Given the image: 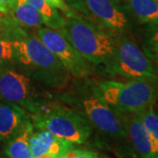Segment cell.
<instances>
[{
  "label": "cell",
  "mask_w": 158,
  "mask_h": 158,
  "mask_svg": "<svg viewBox=\"0 0 158 158\" xmlns=\"http://www.w3.org/2000/svg\"><path fill=\"white\" fill-rule=\"evenodd\" d=\"M15 63L20 65L27 76L50 87H63L69 80V72L56 56L37 35L26 33L11 41Z\"/></svg>",
  "instance_id": "1"
},
{
  "label": "cell",
  "mask_w": 158,
  "mask_h": 158,
  "mask_svg": "<svg viewBox=\"0 0 158 158\" xmlns=\"http://www.w3.org/2000/svg\"><path fill=\"white\" fill-rule=\"evenodd\" d=\"M58 31L87 62L110 66L116 50V38L112 34L98 29L75 13L64 19Z\"/></svg>",
  "instance_id": "2"
},
{
  "label": "cell",
  "mask_w": 158,
  "mask_h": 158,
  "mask_svg": "<svg viewBox=\"0 0 158 158\" xmlns=\"http://www.w3.org/2000/svg\"><path fill=\"white\" fill-rule=\"evenodd\" d=\"M156 80L132 79L127 83L104 81L94 88L93 95L119 113H139L156 101Z\"/></svg>",
  "instance_id": "3"
},
{
  "label": "cell",
  "mask_w": 158,
  "mask_h": 158,
  "mask_svg": "<svg viewBox=\"0 0 158 158\" xmlns=\"http://www.w3.org/2000/svg\"><path fill=\"white\" fill-rule=\"evenodd\" d=\"M34 128L46 129L73 144L85 143L91 135V124L85 113L59 106H40L33 113Z\"/></svg>",
  "instance_id": "4"
},
{
  "label": "cell",
  "mask_w": 158,
  "mask_h": 158,
  "mask_svg": "<svg viewBox=\"0 0 158 158\" xmlns=\"http://www.w3.org/2000/svg\"><path fill=\"white\" fill-rule=\"evenodd\" d=\"M108 70L130 79H157L152 62L127 38H116V50Z\"/></svg>",
  "instance_id": "5"
},
{
  "label": "cell",
  "mask_w": 158,
  "mask_h": 158,
  "mask_svg": "<svg viewBox=\"0 0 158 158\" xmlns=\"http://www.w3.org/2000/svg\"><path fill=\"white\" fill-rule=\"evenodd\" d=\"M37 36L56 56L69 73L77 78L86 77L90 75V69L88 62L81 56L58 30L42 27L38 29Z\"/></svg>",
  "instance_id": "6"
},
{
  "label": "cell",
  "mask_w": 158,
  "mask_h": 158,
  "mask_svg": "<svg viewBox=\"0 0 158 158\" xmlns=\"http://www.w3.org/2000/svg\"><path fill=\"white\" fill-rule=\"evenodd\" d=\"M0 98L6 102L19 105L32 113L41 106L34 99L32 79L11 66L0 69Z\"/></svg>",
  "instance_id": "7"
},
{
  "label": "cell",
  "mask_w": 158,
  "mask_h": 158,
  "mask_svg": "<svg viewBox=\"0 0 158 158\" xmlns=\"http://www.w3.org/2000/svg\"><path fill=\"white\" fill-rule=\"evenodd\" d=\"M83 109L90 124L102 134L119 140L127 137L122 113L98 98L93 95L85 98Z\"/></svg>",
  "instance_id": "8"
},
{
  "label": "cell",
  "mask_w": 158,
  "mask_h": 158,
  "mask_svg": "<svg viewBox=\"0 0 158 158\" xmlns=\"http://www.w3.org/2000/svg\"><path fill=\"white\" fill-rule=\"evenodd\" d=\"M127 135L139 158H158V141L135 113H122Z\"/></svg>",
  "instance_id": "9"
},
{
  "label": "cell",
  "mask_w": 158,
  "mask_h": 158,
  "mask_svg": "<svg viewBox=\"0 0 158 158\" xmlns=\"http://www.w3.org/2000/svg\"><path fill=\"white\" fill-rule=\"evenodd\" d=\"M85 8L110 31L120 34L129 27V21L114 0H85Z\"/></svg>",
  "instance_id": "10"
},
{
  "label": "cell",
  "mask_w": 158,
  "mask_h": 158,
  "mask_svg": "<svg viewBox=\"0 0 158 158\" xmlns=\"http://www.w3.org/2000/svg\"><path fill=\"white\" fill-rule=\"evenodd\" d=\"M31 132L29 136V144L33 158H37L50 154L56 158L73 148V143L53 135L46 129H37Z\"/></svg>",
  "instance_id": "11"
},
{
  "label": "cell",
  "mask_w": 158,
  "mask_h": 158,
  "mask_svg": "<svg viewBox=\"0 0 158 158\" xmlns=\"http://www.w3.org/2000/svg\"><path fill=\"white\" fill-rule=\"evenodd\" d=\"M29 120L26 110L14 103L0 104V143L6 142Z\"/></svg>",
  "instance_id": "12"
},
{
  "label": "cell",
  "mask_w": 158,
  "mask_h": 158,
  "mask_svg": "<svg viewBox=\"0 0 158 158\" xmlns=\"http://www.w3.org/2000/svg\"><path fill=\"white\" fill-rule=\"evenodd\" d=\"M7 16L18 27L39 29L44 25L40 13L27 0H16Z\"/></svg>",
  "instance_id": "13"
},
{
  "label": "cell",
  "mask_w": 158,
  "mask_h": 158,
  "mask_svg": "<svg viewBox=\"0 0 158 158\" xmlns=\"http://www.w3.org/2000/svg\"><path fill=\"white\" fill-rule=\"evenodd\" d=\"M33 129L34 125L29 119L17 135L6 141L4 152L7 157L33 158L29 144V136Z\"/></svg>",
  "instance_id": "14"
},
{
  "label": "cell",
  "mask_w": 158,
  "mask_h": 158,
  "mask_svg": "<svg viewBox=\"0 0 158 158\" xmlns=\"http://www.w3.org/2000/svg\"><path fill=\"white\" fill-rule=\"evenodd\" d=\"M130 12L142 24L158 27V3L156 0H123Z\"/></svg>",
  "instance_id": "15"
},
{
  "label": "cell",
  "mask_w": 158,
  "mask_h": 158,
  "mask_svg": "<svg viewBox=\"0 0 158 158\" xmlns=\"http://www.w3.org/2000/svg\"><path fill=\"white\" fill-rule=\"evenodd\" d=\"M41 15L43 24L47 27L59 30L64 24V19L58 13L56 9L48 5L46 0H27Z\"/></svg>",
  "instance_id": "16"
},
{
  "label": "cell",
  "mask_w": 158,
  "mask_h": 158,
  "mask_svg": "<svg viewBox=\"0 0 158 158\" xmlns=\"http://www.w3.org/2000/svg\"><path fill=\"white\" fill-rule=\"evenodd\" d=\"M136 113L141 118L148 131L158 141V113L154 110L153 106Z\"/></svg>",
  "instance_id": "17"
},
{
  "label": "cell",
  "mask_w": 158,
  "mask_h": 158,
  "mask_svg": "<svg viewBox=\"0 0 158 158\" xmlns=\"http://www.w3.org/2000/svg\"><path fill=\"white\" fill-rule=\"evenodd\" d=\"M15 63L13 44L9 40L0 38V69Z\"/></svg>",
  "instance_id": "18"
},
{
  "label": "cell",
  "mask_w": 158,
  "mask_h": 158,
  "mask_svg": "<svg viewBox=\"0 0 158 158\" xmlns=\"http://www.w3.org/2000/svg\"><path fill=\"white\" fill-rule=\"evenodd\" d=\"M57 158H99L96 152L86 149H69Z\"/></svg>",
  "instance_id": "19"
},
{
  "label": "cell",
  "mask_w": 158,
  "mask_h": 158,
  "mask_svg": "<svg viewBox=\"0 0 158 158\" xmlns=\"http://www.w3.org/2000/svg\"><path fill=\"white\" fill-rule=\"evenodd\" d=\"M48 5L52 6L55 9H58L60 11H62L66 17H70L72 16L74 13L73 11H71V9L68 6V5L64 2V0H46Z\"/></svg>",
  "instance_id": "20"
},
{
  "label": "cell",
  "mask_w": 158,
  "mask_h": 158,
  "mask_svg": "<svg viewBox=\"0 0 158 158\" xmlns=\"http://www.w3.org/2000/svg\"><path fill=\"white\" fill-rule=\"evenodd\" d=\"M15 3L16 0H0V12L5 15H8Z\"/></svg>",
  "instance_id": "21"
},
{
  "label": "cell",
  "mask_w": 158,
  "mask_h": 158,
  "mask_svg": "<svg viewBox=\"0 0 158 158\" xmlns=\"http://www.w3.org/2000/svg\"><path fill=\"white\" fill-rule=\"evenodd\" d=\"M64 2L68 5L69 8L72 7L77 10L85 11V0H64Z\"/></svg>",
  "instance_id": "22"
},
{
  "label": "cell",
  "mask_w": 158,
  "mask_h": 158,
  "mask_svg": "<svg viewBox=\"0 0 158 158\" xmlns=\"http://www.w3.org/2000/svg\"><path fill=\"white\" fill-rule=\"evenodd\" d=\"M151 45H152L154 51L157 54L158 56V30L154 34L151 38Z\"/></svg>",
  "instance_id": "23"
},
{
  "label": "cell",
  "mask_w": 158,
  "mask_h": 158,
  "mask_svg": "<svg viewBox=\"0 0 158 158\" xmlns=\"http://www.w3.org/2000/svg\"><path fill=\"white\" fill-rule=\"evenodd\" d=\"M8 20H9V17L0 12V27L5 26L6 23L8 22Z\"/></svg>",
  "instance_id": "24"
},
{
  "label": "cell",
  "mask_w": 158,
  "mask_h": 158,
  "mask_svg": "<svg viewBox=\"0 0 158 158\" xmlns=\"http://www.w3.org/2000/svg\"><path fill=\"white\" fill-rule=\"evenodd\" d=\"M37 158H56L55 156H51L50 154H44V155H42V156H40L39 157Z\"/></svg>",
  "instance_id": "25"
},
{
  "label": "cell",
  "mask_w": 158,
  "mask_h": 158,
  "mask_svg": "<svg viewBox=\"0 0 158 158\" xmlns=\"http://www.w3.org/2000/svg\"><path fill=\"white\" fill-rule=\"evenodd\" d=\"M114 1H115V2H117V3H118V4H120L123 0H114Z\"/></svg>",
  "instance_id": "26"
},
{
  "label": "cell",
  "mask_w": 158,
  "mask_h": 158,
  "mask_svg": "<svg viewBox=\"0 0 158 158\" xmlns=\"http://www.w3.org/2000/svg\"><path fill=\"white\" fill-rule=\"evenodd\" d=\"M156 2H157V3H158V0H156Z\"/></svg>",
  "instance_id": "27"
},
{
  "label": "cell",
  "mask_w": 158,
  "mask_h": 158,
  "mask_svg": "<svg viewBox=\"0 0 158 158\" xmlns=\"http://www.w3.org/2000/svg\"><path fill=\"white\" fill-rule=\"evenodd\" d=\"M0 32H1V27H0Z\"/></svg>",
  "instance_id": "28"
}]
</instances>
